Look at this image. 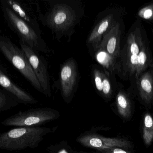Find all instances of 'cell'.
Returning a JSON list of instances; mask_svg holds the SVG:
<instances>
[{"mask_svg": "<svg viewBox=\"0 0 153 153\" xmlns=\"http://www.w3.org/2000/svg\"><path fill=\"white\" fill-rule=\"evenodd\" d=\"M49 153H76L67 140H62L58 143L51 145L47 148Z\"/></svg>", "mask_w": 153, "mask_h": 153, "instance_id": "cell-20", "label": "cell"}, {"mask_svg": "<svg viewBox=\"0 0 153 153\" xmlns=\"http://www.w3.org/2000/svg\"><path fill=\"white\" fill-rule=\"evenodd\" d=\"M60 115L59 111L52 108H34L21 111L10 116L3 120L1 124L5 126L16 127H38L58 120Z\"/></svg>", "mask_w": 153, "mask_h": 153, "instance_id": "cell-6", "label": "cell"}, {"mask_svg": "<svg viewBox=\"0 0 153 153\" xmlns=\"http://www.w3.org/2000/svg\"><path fill=\"white\" fill-rule=\"evenodd\" d=\"M1 3L5 20L10 29L18 36L19 43L27 45L37 53L41 52L46 54H50L51 51L42 38L41 32L20 19L4 1H1Z\"/></svg>", "mask_w": 153, "mask_h": 153, "instance_id": "cell-4", "label": "cell"}, {"mask_svg": "<svg viewBox=\"0 0 153 153\" xmlns=\"http://www.w3.org/2000/svg\"><path fill=\"white\" fill-rule=\"evenodd\" d=\"M116 103L119 114L124 118H128L131 113V103L128 94L118 85Z\"/></svg>", "mask_w": 153, "mask_h": 153, "instance_id": "cell-17", "label": "cell"}, {"mask_svg": "<svg viewBox=\"0 0 153 153\" xmlns=\"http://www.w3.org/2000/svg\"><path fill=\"white\" fill-rule=\"evenodd\" d=\"M80 76L76 61L68 59L62 65L60 70V89L63 101L69 104L77 90Z\"/></svg>", "mask_w": 153, "mask_h": 153, "instance_id": "cell-7", "label": "cell"}, {"mask_svg": "<svg viewBox=\"0 0 153 153\" xmlns=\"http://www.w3.org/2000/svg\"><path fill=\"white\" fill-rule=\"evenodd\" d=\"M95 52L97 61L102 66L103 68L112 74L118 75L119 72L118 60L102 50H97Z\"/></svg>", "mask_w": 153, "mask_h": 153, "instance_id": "cell-16", "label": "cell"}, {"mask_svg": "<svg viewBox=\"0 0 153 153\" xmlns=\"http://www.w3.org/2000/svg\"><path fill=\"white\" fill-rule=\"evenodd\" d=\"M45 2L47 8L45 11L37 10L39 20L57 40L65 37L69 42L85 15L83 3L79 0H49Z\"/></svg>", "mask_w": 153, "mask_h": 153, "instance_id": "cell-2", "label": "cell"}, {"mask_svg": "<svg viewBox=\"0 0 153 153\" xmlns=\"http://www.w3.org/2000/svg\"><path fill=\"white\" fill-rule=\"evenodd\" d=\"M138 15L142 19L153 21V3L141 8Z\"/></svg>", "mask_w": 153, "mask_h": 153, "instance_id": "cell-21", "label": "cell"}, {"mask_svg": "<svg viewBox=\"0 0 153 153\" xmlns=\"http://www.w3.org/2000/svg\"><path fill=\"white\" fill-rule=\"evenodd\" d=\"M114 75L104 68L102 69L97 66H93L92 76L94 85L97 93L105 99L111 97L114 88L113 85H118L117 82L113 83L112 76Z\"/></svg>", "mask_w": 153, "mask_h": 153, "instance_id": "cell-11", "label": "cell"}, {"mask_svg": "<svg viewBox=\"0 0 153 153\" xmlns=\"http://www.w3.org/2000/svg\"></svg>", "mask_w": 153, "mask_h": 153, "instance_id": "cell-24", "label": "cell"}, {"mask_svg": "<svg viewBox=\"0 0 153 153\" xmlns=\"http://www.w3.org/2000/svg\"><path fill=\"white\" fill-rule=\"evenodd\" d=\"M122 36L121 25L117 19L104 36L96 51H105L118 60L121 50Z\"/></svg>", "mask_w": 153, "mask_h": 153, "instance_id": "cell-10", "label": "cell"}, {"mask_svg": "<svg viewBox=\"0 0 153 153\" xmlns=\"http://www.w3.org/2000/svg\"><path fill=\"white\" fill-rule=\"evenodd\" d=\"M58 126L47 127H17L0 135V149L7 151H18L37 147L44 137L53 133Z\"/></svg>", "mask_w": 153, "mask_h": 153, "instance_id": "cell-3", "label": "cell"}, {"mask_svg": "<svg viewBox=\"0 0 153 153\" xmlns=\"http://www.w3.org/2000/svg\"><path fill=\"white\" fill-rule=\"evenodd\" d=\"M143 138L147 146H149L153 140V119L149 113L146 114L144 116Z\"/></svg>", "mask_w": 153, "mask_h": 153, "instance_id": "cell-18", "label": "cell"}, {"mask_svg": "<svg viewBox=\"0 0 153 153\" xmlns=\"http://www.w3.org/2000/svg\"><path fill=\"white\" fill-rule=\"evenodd\" d=\"M0 50L6 59L16 68L37 91L43 90L25 52L5 36H0Z\"/></svg>", "mask_w": 153, "mask_h": 153, "instance_id": "cell-5", "label": "cell"}, {"mask_svg": "<svg viewBox=\"0 0 153 153\" xmlns=\"http://www.w3.org/2000/svg\"><path fill=\"white\" fill-rule=\"evenodd\" d=\"M135 87L143 102L149 103L153 101V68L148 70L140 75Z\"/></svg>", "mask_w": 153, "mask_h": 153, "instance_id": "cell-14", "label": "cell"}, {"mask_svg": "<svg viewBox=\"0 0 153 153\" xmlns=\"http://www.w3.org/2000/svg\"><path fill=\"white\" fill-rule=\"evenodd\" d=\"M21 48L25 52L27 59L43 90V94L51 97L52 93L50 76L47 62L44 59L33 49L24 44L20 43Z\"/></svg>", "mask_w": 153, "mask_h": 153, "instance_id": "cell-9", "label": "cell"}, {"mask_svg": "<svg viewBox=\"0 0 153 153\" xmlns=\"http://www.w3.org/2000/svg\"><path fill=\"white\" fill-rule=\"evenodd\" d=\"M118 76L135 86L140 75L153 68V57L146 30L140 20L130 29L118 59Z\"/></svg>", "mask_w": 153, "mask_h": 153, "instance_id": "cell-1", "label": "cell"}, {"mask_svg": "<svg viewBox=\"0 0 153 153\" xmlns=\"http://www.w3.org/2000/svg\"><path fill=\"white\" fill-rule=\"evenodd\" d=\"M9 7L24 21L33 28L41 32L39 23L36 16L30 7L27 5L13 0L4 1Z\"/></svg>", "mask_w": 153, "mask_h": 153, "instance_id": "cell-15", "label": "cell"}, {"mask_svg": "<svg viewBox=\"0 0 153 153\" xmlns=\"http://www.w3.org/2000/svg\"><path fill=\"white\" fill-rule=\"evenodd\" d=\"M117 19L111 13L105 15L96 22L87 40L86 45L90 51L95 52L104 36Z\"/></svg>", "mask_w": 153, "mask_h": 153, "instance_id": "cell-12", "label": "cell"}, {"mask_svg": "<svg viewBox=\"0 0 153 153\" xmlns=\"http://www.w3.org/2000/svg\"><path fill=\"white\" fill-rule=\"evenodd\" d=\"M100 153H132L127 149L120 147H113L105 150L98 151Z\"/></svg>", "mask_w": 153, "mask_h": 153, "instance_id": "cell-22", "label": "cell"}, {"mask_svg": "<svg viewBox=\"0 0 153 153\" xmlns=\"http://www.w3.org/2000/svg\"><path fill=\"white\" fill-rule=\"evenodd\" d=\"M76 153H91V152H85V151H79V152H77V151Z\"/></svg>", "mask_w": 153, "mask_h": 153, "instance_id": "cell-23", "label": "cell"}, {"mask_svg": "<svg viewBox=\"0 0 153 153\" xmlns=\"http://www.w3.org/2000/svg\"><path fill=\"white\" fill-rule=\"evenodd\" d=\"M76 141L85 147L96 149L97 151L113 147L131 148V142L121 138L106 137L94 133L91 131L81 133L76 138Z\"/></svg>", "mask_w": 153, "mask_h": 153, "instance_id": "cell-8", "label": "cell"}, {"mask_svg": "<svg viewBox=\"0 0 153 153\" xmlns=\"http://www.w3.org/2000/svg\"><path fill=\"white\" fill-rule=\"evenodd\" d=\"M19 104V102L6 90H0V112L11 110Z\"/></svg>", "mask_w": 153, "mask_h": 153, "instance_id": "cell-19", "label": "cell"}, {"mask_svg": "<svg viewBox=\"0 0 153 153\" xmlns=\"http://www.w3.org/2000/svg\"><path fill=\"white\" fill-rule=\"evenodd\" d=\"M0 85L19 103L26 105L35 104L37 103V100L31 95L12 82L1 69L0 70Z\"/></svg>", "mask_w": 153, "mask_h": 153, "instance_id": "cell-13", "label": "cell"}]
</instances>
